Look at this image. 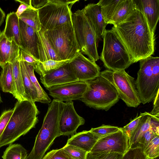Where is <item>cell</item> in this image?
Instances as JSON below:
<instances>
[{"instance_id": "6da1fadb", "label": "cell", "mask_w": 159, "mask_h": 159, "mask_svg": "<svg viewBox=\"0 0 159 159\" xmlns=\"http://www.w3.org/2000/svg\"><path fill=\"white\" fill-rule=\"evenodd\" d=\"M113 29L127 49L133 63L152 56L154 52L155 36L143 13L136 8L123 21Z\"/></svg>"}, {"instance_id": "7a4b0ae2", "label": "cell", "mask_w": 159, "mask_h": 159, "mask_svg": "<svg viewBox=\"0 0 159 159\" xmlns=\"http://www.w3.org/2000/svg\"><path fill=\"white\" fill-rule=\"evenodd\" d=\"M39 113L35 102L24 100L17 101L5 129L0 137V148L9 145L35 128Z\"/></svg>"}, {"instance_id": "3957f363", "label": "cell", "mask_w": 159, "mask_h": 159, "mask_svg": "<svg viewBox=\"0 0 159 159\" xmlns=\"http://www.w3.org/2000/svg\"><path fill=\"white\" fill-rule=\"evenodd\" d=\"M53 99L48 104L42 127L37 135L34 145L26 159H42L54 140L59 137V117L63 104Z\"/></svg>"}, {"instance_id": "277c9868", "label": "cell", "mask_w": 159, "mask_h": 159, "mask_svg": "<svg viewBox=\"0 0 159 159\" xmlns=\"http://www.w3.org/2000/svg\"><path fill=\"white\" fill-rule=\"evenodd\" d=\"M102 38L103 45L100 58L107 69L125 70L133 63L125 46L113 29L106 30Z\"/></svg>"}, {"instance_id": "5b68a950", "label": "cell", "mask_w": 159, "mask_h": 159, "mask_svg": "<svg viewBox=\"0 0 159 159\" xmlns=\"http://www.w3.org/2000/svg\"><path fill=\"white\" fill-rule=\"evenodd\" d=\"M87 82V88L80 100L87 106L107 111L120 98L113 85L100 74L95 79Z\"/></svg>"}, {"instance_id": "8992f818", "label": "cell", "mask_w": 159, "mask_h": 159, "mask_svg": "<svg viewBox=\"0 0 159 159\" xmlns=\"http://www.w3.org/2000/svg\"><path fill=\"white\" fill-rule=\"evenodd\" d=\"M140 68L135 81L141 103L153 100L159 92V58L149 56L139 61Z\"/></svg>"}, {"instance_id": "52a82bcc", "label": "cell", "mask_w": 159, "mask_h": 159, "mask_svg": "<svg viewBox=\"0 0 159 159\" xmlns=\"http://www.w3.org/2000/svg\"><path fill=\"white\" fill-rule=\"evenodd\" d=\"M72 22L80 51L86 55L91 61H97L99 58L97 35L83 9L72 14Z\"/></svg>"}, {"instance_id": "ba28073f", "label": "cell", "mask_w": 159, "mask_h": 159, "mask_svg": "<svg viewBox=\"0 0 159 159\" xmlns=\"http://www.w3.org/2000/svg\"><path fill=\"white\" fill-rule=\"evenodd\" d=\"M79 0H48L38 9L42 26L47 30H54L62 25L72 23V6Z\"/></svg>"}, {"instance_id": "9c48e42d", "label": "cell", "mask_w": 159, "mask_h": 159, "mask_svg": "<svg viewBox=\"0 0 159 159\" xmlns=\"http://www.w3.org/2000/svg\"><path fill=\"white\" fill-rule=\"evenodd\" d=\"M59 61L70 60L80 52L72 23L52 30H47Z\"/></svg>"}, {"instance_id": "30bf717a", "label": "cell", "mask_w": 159, "mask_h": 159, "mask_svg": "<svg viewBox=\"0 0 159 159\" xmlns=\"http://www.w3.org/2000/svg\"><path fill=\"white\" fill-rule=\"evenodd\" d=\"M100 75L115 87L121 98L129 107H136L141 103L134 78L125 70L114 71L107 69Z\"/></svg>"}, {"instance_id": "8fae6325", "label": "cell", "mask_w": 159, "mask_h": 159, "mask_svg": "<svg viewBox=\"0 0 159 159\" xmlns=\"http://www.w3.org/2000/svg\"><path fill=\"white\" fill-rule=\"evenodd\" d=\"M129 148V137L120 128L116 132L99 138L90 152L105 151L124 154Z\"/></svg>"}, {"instance_id": "7c38bea8", "label": "cell", "mask_w": 159, "mask_h": 159, "mask_svg": "<svg viewBox=\"0 0 159 159\" xmlns=\"http://www.w3.org/2000/svg\"><path fill=\"white\" fill-rule=\"evenodd\" d=\"M85 123L84 119L75 110L72 101L63 103L59 119V135L69 136L76 133L78 128Z\"/></svg>"}, {"instance_id": "4fadbf2b", "label": "cell", "mask_w": 159, "mask_h": 159, "mask_svg": "<svg viewBox=\"0 0 159 159\" xmlns=\"http://www.w3.org/2000/svg\"><path fill=\"white\" fill-rule=\"evenodd\" d=\"M88 86L87 82L77 81L54 86L48 90L49 95L54 99L61 102H66L80 100L85 92Z\"/></svg>"}, {"instance_id": "5bb4252c", "label": "cell", "mask_w": 159, "mask_h": 159, "mask_svg": "<svg viewBox=\"0 0 159 159\" xmlns=\"http://www.w3.org/2000/svg\"><path fill=\"white\" fill-rule=\"evenodd\" d=\"M69 64L79 81L87 82L93 80L100 74V67L95 62L85 57L80 51Z\"/></svg>"}, {"instance_id": "9a60e30c", "label": "cell", "mask_w": 159, "mask_h": 159, "mask_svg": "<svg viewBox=\"0 0 159 159\" xmlns=\"http://www.w3.org/2000/svg\"><path fill=\"white\" fill-rule=\"evenodd\" d=\"M69 63L40 76L41 82L46 89L48 90L54 86L79 81Z\"/></svg>"}, {"instance_id": "2e32d148", "label": "cell", "mask_w": 159, "mask_h": 159, "mask_svg": "<svg viewBox=\"0 0 159 159\" xmlns=\"http://www.w3.org/2000/svg\"><path fill=\"white\" fill-rule=\"evenodd\" d=\"M21 34V48L35 59H39L37 32L19 19Z\"/></svg>"}, {"instance_id": "e0dca14e", "label": "cell", "mask_w": 159, "mask_h": 159, "mask_svg": "<svg viewBox=\"0 0 159 159\" xmlns=\"http://www.w3.org/2000/svg\"><path fill=\"white\" fill-rule=\"evenodd\" d=\"M136 8L145 16L151 31L154 34L159 19V0H133Z\"/></svg>"}, {"instance_id": "ac0fdd59", "label": "cell", "mask_w": 159, "mask_h": 159, "mask_svg": "<svg viewBox=\"0 0 159 159\" xmlns=\"http://www.w3.org/2000/svg\"><path fill=\"white\" fill-rule=\"evenodd\" d=\"M84 13L93 27L97 40L102 37L107 25L103 18L100 6L98 3H89L83 9Z\"/></svg>"}, {"instance_id": "d6986e66", "label": "cell", "mask_w": 159, "mask_h": 159, "mask_svg": "<svg viewBox=\"0 0 159 159\" xmlns=\"http://www.w3.org/2000/svg\"><path fill=\"white\" fill-rule=\"evenodd\" d=\"M20 48L13 40H9L0 31V66L11 63L20 55Z\"/></svg>"}, {"instance_id": "ffe728a7", "label": "cell", "mask_w": 159, "mask_h": 159, "mask_svg": "<svg viewBox=\"0 0 159 159\" xmlns=\"http://www.w3.org/2000/svg\"><path fill=\"white\" fill-rule=\"evenodd\" d=\"M38 37V50L40 62L50 60L59 61L53 46L47 32V30L42 26L37 32Z\"/></svg>"}, {"instance_id": "44dd1931", "label": "cell", "mask_w": 159, "mask_h": 159, "mask_svg": "<svg viewBox=\"0 0 159 159\" xmlns=\"http://www.w3.org/2000/svg\"><path fill=\"white\" fill-rule=\"evenodd\" d=\"M99 138L90 130H84L72 135L66 144L76 147L88 152H90Z\"/></svg>"}, {"instance_id": "7402d4cb", "label": "cell", "mask_w": 159, "mask_h": 159, "mask_svg": "<svg viewBox=\"0 0 159 159\" xmlns=\"http://www.w3.org/2000/svg\"><path fill=\"white\" fill-rule=\"evenodd\" d=\"M3 33L9 40H13L21 48V34L19 18L16 12H11L6 17Z\"/></svg>"}, {"instance_id": "603a6c76", "label": "cell", "mask_w": 159, "mask_h": 159, "mask_svg": "<svg viewBox=\"0 0 159 159\" xmlns=\"http://www.w3.org/2000/svg\"><path fill=\"white\" fill-rule=\"evenodd\" d=\"M135 8L133 0H121L108 24L115 25L122 22Z\"/></svg>"}, {"instance_id": "cb8c5ba5", "label": "cell", "mask_w": 159, "mask_h": 159, "mask_svg": "<svg viewBox=\"0 0 159 159\" xmlns=\"http://www.w3.org/2000/svg\"><path fill=\"white\" fill-rule=\"evenodd\" d=\"M20 55L11 63L15 90L14 98L18 101L25 100L24 89L20 69Z\"/></svg>"}, {"instance_id": "d4e9b609", "label": "cell", "mask_w": 159, "mask_h": 159, "mask_svg": "<svg viewBox=\"0 0 159 159\" xmlns=\"http://www.w3.org/2000/svg\"><path fill=\"white\" fill-rule=\"evenodd\" d=\"M20 62L24 89L25 99L34 102H38L37 91L30 78L25 67L24 61L20 60Z\"/></svg>"}, {"instance_id": "484cf974", "label": "cell", "mask_w": 159, "mask_h": 159, "mask_svg": "<svg viewBox=\"0 0 159 159\" xmlns=\"http://www.w3.org/2000/svg\"><path fill=\"white\" fill-rule=\"evenodd\" d=\"M2 68L0 75V87L3 92L10 93L15 97V90L11 63H7Z\"/></svg>"}, {"instance_id": "4316f807", "label": "cell", "mask_w": 159, "mask_h": 159, "mask_svg": "<svg viewBox=\"0 0 159 159\" xmlns=\"http://www.w3.org/2000/svg\"><path fill=\"white\" fill-rule=\"evenodd\" d=\"M151 116L149 113L146 112L141 121L129 138V148H135L139 139L150 129Z\"/></svg>"}, {"instance_id": "83f0119b", "label": "cell", "mask_w": 159, "mask_h": 159, "mask_svg": "<svg viewBox=\"0 0 159 159\" xmlns=\"http://www.w3.org/2000/svg\"><path fill=\"white\" fill-rule=\"evenodd\" d=\"M72 59L61 61L50 60L42 62L38 61L34 70L41 76L70 62Z\"/></svg>"}, {"instance_id": "f1b7e54d", "label": "cell", "mask_w": 159, "mask_h": 159, "mask_svg": "<svg viewBox=\"0 0 159 159\" xmlns=\"http://www.w3.org/2000/svg\"><path fill=\"white\" fill-rule=\"evenodd\" d=\"M18 17L19 19L36 32L39 31L41 29L42 25L37 9H28Z\"/></svg>"}, {"instance_id": "f546056e", "label": "cell", "mask_w": 159, "mask_h": 159, "mask_svg": "<svg viewBox=\"0 0 159 159\" xmlns=\"http://www.w3.org/2000/svg\"><path fill=\"white\" fill-rule=\"evenodd\" d=\"M24 61L30 78L37 91L38 95V102L43 103L49 104L51 102V99L38 82L34 73V66L26 61Z\"/></svg>"}, {"instance_id": "4dcf8cb0", "label": "cell", "mask_w": 159, "mask_h": 159, "mask_svg": "<svg viewBox=\"0 0 159 159\" xmlns=\"http://www.w3.org/2000/svg\"><path fill=\"white\" fill-rule=\"evenodd\" d=\"M26 150L20 144L11 143L6 148L2 157L3 159H26Z\"/></svg>"}, {"instance_id": "1f68e13d", "label": "cell", "mask_w": 159, "mask_h": 159, "mask_svg": "<svg viewBox=\"0 0 159 159\" xmlns=\"http://www.w3.org/2000/svg\"><path fill=\"white\" fill-rule=\"evenodd\" d=\"M121 0H100L98 3L100 6L105 22L108 24Z\"/></svg>"}, {"instance_id": "d6a6232c", "label": "cell", "mask_w": 159, "mask_h": 159, "mask_svg": "<svg viewBox=\"0 0 159 159\" xmlns=\"http://www.w3.org/2000/svg\"><path fill=\"white\" fill-rule=\"evenodd\" d=\"M62 151L68 159H85L86 151L76 147L66 144L61 148Z\"/></svg>"}, {"instance_id": "836d02e7", "label": "cell", "mask_w": 159, "mask_h": 159, "mask_svg": "<svg viewBox=\"0 0 159 159\" xmlns=\"http://www.w3.org/2000/svg\"><path fill=\"white\" fill-rule=\"evenodd\" d=\"M147 159L159 157V135L155 136L143 150Z\"/></svg>"}, {"instance_id": "e575fe53", "label": "cell", "mask_w": 159, "mask_h": 159, "mask_svg": "<svg viewBox=\"0 0 159 159\" xmlns=\"http://www.w3.org/2000/svg\"><path fill=\"white\" fill-rule=\"evenodd\" d=\"M120 128L110 125H102L100 126L92 128L90 131L101 138L119 131Z\"/></svg>"}, {"instance_id": "d590c367", "label": "cell", "mask_w": 159, "mask_h": 159, "mask_svg": "<svg viewBox=\"0 0 159 159\" xmlns=\"http://www.w3.org/2000/svg\"><path fill=\"white\" fill-rule=\"evenodd\" d=\"M122 159H147L142 148L136 147L129 148L124 154Z\"/></svg>"}, {"instance_id": "8d00e7d4", "label": "cell", "mask_w": 159, "mask_h": 159, "mask_svg": "<svg viewBox=\"0 0 159 159\" xmlns=\"http://www.w3.org/2000/svg\"><path fill=\"white\" fill-rule=\"evenodd\" d=\"M145 113L146 112L141 113L139 116H137L129 124L121 128V129L127 134L129 138L138 126Z\"/></svg>"}, {"instance_id": "74e56055", "label": "cell", "mask_w": 159, "mask_h": 159, "mask_svg": "<svg viewBox=\"0 0 159 159\" xmlns=\"http://www.w3.org/2000/svg\"><path fill=\"white\" fill-rule=\"evenodd\" d=\"M157 135L150 129L146 131L139 139L135 148L140 147L143 150L148 144Z\"/></svg>"}, {"instance_id": "f35d334b", "label": "cell", "mask_w": 159, "mask_h": 159, "mask_svg": "<svg viewBox=\"0 0 159 159\" xmlns=\"http://www.w3.org/2000/svg\"><path fill=\"white\" fill-rule=\"evenodd\" d=\"M13 111V108L3 111L0 116V137L7 126Z\"/></svg>"}, {"instance_id": "ab89813d", "label": "cell", "mask_w": 159, "mask_h": 159, "mask_svg": "<svg viewBox=\"0 0 159 159\" xmlns=\"http://www.w3.org/2000/svg\"><path fill=\"white\" fill-rule=\"evenodd\" d=\"M42 159H68L63 153L62 148L52 150L48 152Z\"/></svg>"}, {"instance_id": "60d3db41", "label": "cell", "mask_w": 159, "mask_h": 159, "mask_svg": "<svg viewBox=\"0 0 159 159\" xmlns=\"http://www.w3.org/2000/svg\"><path fill=\"white\" fill-rule=\"evenodd\" d=\"M15 1L18 2L20 3V5L16 12V15L18 17L27 9L30 8L34 9L31 6V0H15Z\"/></svg>"}, {"instance_id": "b9f144b4", "label": "cell", "mask_w": 159, "mask_h": 159, "mask_svg": "<svg viewBox=\"0 0 159 159\" xmlns=\"http://www.w3.org/2000/svg\"><path fill=\"white\" fill-rule=\"evenodd\" d=\"M20 61H24L31 64L34 66V68L38 61L21 49L20 51Z\"/></svg>"}, {"instance_id": "7bdbcfd3", "label": "cell", "mask_w": 159, "mask_h": 159, "mask_svg": "<svg viewBox=\"0 0 159 159\" xmlns=\"http://www.w3.org/2000/svg\"><path fill=\"white\" fill-rule=\"evenodd\" d=\"M109 152H88L85 159H105Z\"/></svg>"}, {"instance_id": "ee69618b", "label": "cell", "mask_w": 159, "mask_h": 159, "mask_svg": "<svg viewBox=\"0 0 159 159\" xmlns=\"http://www.w3.org/2000/svg\"><path fill=\"white\" fill-rule=\"evenodd\" d=\"M150 129L157 135H159V117L151 115Z\"/></svg>"}, {"instance_id": "f6af8a7d", "label": "cell", "mask_w": 159, "mask_h": 159, "mask_svg": "<svg viewBox=\"0 0 159 159\" xmlns=\"http://www.w3.org/2000/svg\"><path fill=\"white\" fill-rule=\"evenodd\" d=\"M159 93L155 98L154 102V106L152 111L149 113L151 115L159 117Z\"/></svg>"}, {"instance_id": "bcb514c9", "label": "cell", "mask_w": 159, "mask_h": 159, "mask_svg": "<svg viewBox=\"0 0 159 159\" xmlns=\"http://www.w3.org/2000/svg\"><path fill=\"white\" fill-rule=\"evenodd\" d=\"M48 0H31V4L33 8L36 9L42 7L48 2Z\"/></svg>"}, {"instance_id": "7dc6e473", "label": "cell", "mask_w": 159, "mask_h": 159, "mask_svg": "<svg viewBox=\"0 0 159 159\" xmlns=\"http://www.w3.org/2000/svg\"><path fill=\"white\" fill-rule=\"evenodd\" d=\"M124 154L117 152H109L105 159H122Z\"/></svg>"}, {"instance_id": "c3c4849f", "label": "cell", "mask_w": 159, "mask_h": 159, "mask_svg": "<svg viewBox=\"0 0 159 159\" xmlns=\"http://www.w3.org/2000/svg\"><path fill=\"white\" fill-rule=\"evenodd\" d=\"M5 16L4 12L0 7V26L3 23Z\"/></svg>"}, {"instance_id": "681fc988", "label": "cell", "mask_w": 159, "mask_h": 159, "mask_svg": "<svg viewBox=\"0 0 159 159\" xmlns=\"http://www.w3.org/2000/svg\"><path fill=\"white\" fill-rule=\"evenodd\" d=\"M2 102V98L1 97L0 92V103Z\"/></svg>"}, {"instance_id": "f907efd6", "label": "cell", "mask_w": 159, "mask_h": 159, "mask_svg": "<svg viewBox=\"0 0 159 159\" xmlns=\"http://www.w3.org/2000/svg\"><path fill=\"white\" fill-rule=\"evenodd\" d=\"M159 159V157H158L155 158H154L153 159Z\"/></svg>"}]
</instances>
